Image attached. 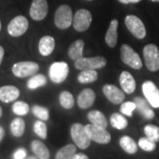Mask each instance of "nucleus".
<instances>
[{"label":"nucleus","mask_w":159,"mask_h":159,"mask_svg":"<svg viewBox=\"0 0 159 159\" xmlns=\"http://www.w3.org/2000/svg\"><path fill=\"white\" fill-rule=\"evenodd\" d=\"M84 42L82 40H76L74 42L68 49V56L74 61L83 57Z\"/></svg>","instance_id":"4be33fe9"},{"label":"nucleus","mask_w":159,"mask_h":159,"mask_svg":"<svg viewBox=\"0 0 159 159\" xmlns=\"http://www.w3.org/2000/svg\"><path fill=\"white\" fill-rule=\"evenodd\" d=\"M136 104V109L139 111V112L142 114V116L146 119H152L155 117L153 110L151 109V105L149 104V102L143 99L142 97H135L134 101Z\"/></svg>","instance_id":"6ab92c4d"},{"label":"nucleus","mask_w":159,"mask_h":159,"mask_svg":"<svg viewBox=\"0 0 159 159\" xmlns=\"http://www.w3.org/2000/svg\"><path fill=\"white\" fill-rule=\"evenodd\" d=\"M119 84L122 88V90L126 94L134 93L136 89L135 80L133 77V75L127 71H123L121 73L119 76Z\"/></svg>","instance_id":"dca6fc26"},{"label":"nucleus","mask_w":159,"mask_h":159,"mask_svg":"<svg viewBox=\"0 0 159 159\" xmlns=\"http://www.w3.org/2000/svg\"><path fill=\"white\" fill-rule=\"evenodd\" d=\"M119 145L122 149L128 154H135L138 149V145L130 136H122L119 140Z\"/></svg>","instance_id":"b1692460"},{"label":"nucleus","mask_w":159,"mask_h":159,"mask_svg":"<svg viewBox=\"0 0 159 159\" xmlns=\"http://www.w3.org/2000/svg\"><path fill=\"white\" fill-rule=\"evenodd\" d=\"M85 130L91 141H94L99 144H107L111 142V134L106 128L89 124L85 125Z\"/></svg>","instance_id":"1a4fd4ad"},{"label":"nucleus","mask_w":159,"mask_h":159,"mask_svg":"<svg viewBox=\"0 0 159 159\" xmlns=\"http://www.w3.org/2000/svg\"><path fill=\"white\" fill-rule=\"evenodd\" d=\"M26 159H38L37 157H28V158Z\"/></svg>","instance_id":"37998d69"},{"label":"nucleus","mask_w":159,"mask_h":159,"mask_svg":"<svg viewBox=\"0 0 159 159\" xmlns=\"http://www.w3.org/2000/svg\"><path fill=\"white\" fill-rule=\"evenodd\" d=\"M5 135H6V131H5V129L0 125V142L3 141Z\"/></svg>","instance_id":"a19ab883"},{"label":"nucleus","mask_w":159,"mask_h":159,"mask_svg":"<svg viewBox=\"0 0 159 159\" xmlns=\"http://www.w3.org/2000/svg\"><path fill=\"white\" fill-rule=\"evenodd\" d=\"M136 109V104L134 102H125L120 106V112L128 117H131L133 111Z\"/></svg>","instance_id":"c9c22d12"},{"label":"nucleus","mask_w":159,"mask_h":159,"mask_svg":"<svg viewBox=\"0 0 159 159\" xmlns=\"http://www.w3.org/2000/svg\"><path fill=\"white\" fill-rule=\"evenodd\" d=\"M38 71H39V65L33 61L17 62L11 67L12 74L18 78H26L29 76H33Z\"/></svg>","instance_id":"7ed1b4c3"},{"label":"nucleus","mask_w":159,"mask_h":159,"mask_svg":"<svg viewBox=\"0 0 159 159\" xmlns=\"http://www.w3.org/2000/svg\"><path fill=\"white\" fill-rule=\"evenodd\" d=\"M26 124L24 119L18 117L15 118L10 124V130L14 137H21L24 134Z\"/></svg>","instance_id":"393cba45"},{"label":"nucleus","mask_w":159,"mask_h":159,"mask_svg":"<svg viewBox=\"0 0 159 159\" xmlns=\"http://www.w3.org/2000/svg\"><path fill=\"white\" fill-rule=\"evenodd\" d=\"M4 56H5V50H4L3 46L0 45V66H1V64L3 62Z\"/></svg>","instance_id":"ea45409f"},{"label":"nucleus","mask_w":159,"mask_h":159,"mask_svg":"<svg viewBox=\"0 0 159 159\" xmlns=\"http://www.w3.org/2000/svg\"><path fill=\"white\" fill-rule=\"evenodd\" d=\"M34 134L42 139L47 138V125L43 120H37L34 124Z\"/></svg>","instance_id":"f704fd0d"},{"label":"nucleus","mask_w":159,"mask_h":159,"mask_svg":"<svg viewBox=\"0 0 159 159\" xmlns=\"http://www.w3.org/2000/svg\"><path fill=\"white\" fill-rule=\"evenodd\" d=\"M55 48V40L51 35H44L39 41L38 49L42 56H50Z\"/></svg>","instance_id":"a211bd4d"},{"label":"nucleus","mask_w":159,"mask_h":159,"mask_svg":"<svg viewBox=\"0 0 159 159\" xmlns=\"http://www.w3.org/2000/svg\"><path fill=\"white\" fill-rule=\"evenodd\" d=\"M125 24L130 33L138 39H143L146 36V29L141 19L134 15H127Z\"/></svg>","instance_id":"9d476101"},{"label":"nucleus","mask_w":159,"mask_h":159,"mask_svg":"<svg viewBox=\"0 0 159 159\" xmlns=\"http://www.w3.org/2000/svg\"><path fill=\"white\" fill-rule=\"evenodd\" d=\"M32 113L34 114L36 118H38L43 121H46L50 118V112L49 110L43 106L40 105H34L32 108Z\"/></svg>","instance_id":"473e14b6"},{"label":"nucleus","mask_w":159,"mask_h":159,"mask_svg":"<svg viewBox=\"0 0 159 159\" xmlns=\"http://www.w3.org/2000/svg\"><path fill=\"white\" fill-rule=\"evenodd\" d=\"M73 159H89V157L83 153H76L74 155V157H73Z\"/></svg>","instance_id":"4c0bfd02"},{"label":"nucleus","mask_w":159,"mask_h":159,"mask_svg":"<svg viewBox=\"0 0 159 159\" xmlns=\"http://www.w3.org/2000/svg\"><path fill=\"white\" fill-rule=\"evenodd\" d=\"M88 1H91V0H88Z\"/></svg>","instance_id":"49530a36"},{"label":"nucleus","mask_w":159,"mask_h":159,"mask_svg":"<svg viewBox=\"0 0 159 159\" xmlns=\"http://www.w3.org/2000/svg\"><path fill=\"white\" fill-rule=\"evenodd\" d=\"M20 89L12 85H6L0 87V101L3 102H11L16 101L20 97Z\"/></svg>","instance_id":"2eb2a0df"},{"label":"nucleus","mask_w":159,"mask_h":159,"mask_svg":"<svg viewBox=\"0 0 159 159\" xmlns=\"http://www.w3.org/2000/svg\"><path fill=\"white\" fill-rule=\"evenodd\" d=\"M142 92L153 108H159V89L153 81L146 80L142 84Z\"/></svg>","instance_id":"f8f14e48"},{"label":"nucleus","mask_w":159,"mask_h":159,"mask_svg":"<svg viewBox=\"0 0 159 159\" xmlns=\"http://www.w3.org/2000/svg\"><path fill=\"white\" fill-rule=\"evenodd\" d=\"M75 154L76 146L74 144H67L57 151L55 159H73Z\"/></svg>","instance_id":"a878e982"},{"label":"nucleus","mask_w":159,"mask_h":159,"mask_svg":"<svg viewBox=\"0 0 159 159\" xmlns=\"http://www.w3.org/2000/svg\"><path fill=\"white\" fill-rule=\"evenodd\" d=\"M69 74L68 65L66 62L53 63L49 69V76L52 82L62 83L67 78Z\"/></svg>","instance_id":"6e6552de"},{"label":"nucleus","mask_w":159,"mask_h":159,"mask_svg":"<svg viewBox=\"0 0 159 159\" xmlns=\"http://www.w3.org/2000/svg\"><path fill=\"white\" fill-rule=\"evenodd\" d=\"M151 1H153V2H159V0H151Z\"/></svg>","instance_id":"a18cd8bd"},{"label":"nucleus","mask_w":159,"mask_h":159,"mask_svg":"<svg viewBox=\"0 0 159 159\" xmlns=\"http://www.w3.org/2000/svg\"><path fill=\"white\" fill-rule=\"evenodd\" d=\"M143 57L146 67L151 71L156 72L159 70V50L157 46L153 43L148 44L143 49Z\"/></svg>","instance_id":"423d86ee"},{"label":"nucleus","mask_w":159,"mask_h":159,"mask_svg":"<svg viewBox=\"0 0 159 159\" xmlns=\"http://www.w3.org/2000/svg\"><path fill=\"white\" fill-rule=\"evenodd\" d=\"M12 157L13 159H25L27 157V150L23 148H18L13 153Z\"/></svg>","instance_id":"e433bc0d"},{"label":"nucleus","mask_w":159,"mask_h":159,"mask_svg":"<svg viewBox=\"0 0 159 159\" xmlns=\"http://www.w3.org/2000/svg\"><path fill=\"white\" fill-rule=\"evenodd\" d=\"M138 146L142 148V150L144 151H147V152H151L154 151L156 148H157V145H156V142L151 141L150 139H148V137H143L141 138L139 140L138 142Z\"/></svg>","instance_id":"72a5a7b5"},{"label":"nucleus","mask_w":159,"mask_h":159,"mask_svg":"<svg viewBox=\"0 0 159 159\" xmlns=\"http://www.w3.org/2000/svg\"><path fill=\"white\" fill-rule=\"evenodd\" d=\"M120 57L123 63L130 66L131 68L140 70L142 67V62L140 56L137 54L131 46L123 44L120 49Z\"/></svg>","instance_id":"20e7f679"},{"label":"nucleus","mask_w":159,"mask_h":159,"mask_svg":"<svg viewBox=\"0 0 159 159\" xmlns=\"http://www.w3.org/2000/svg\"><path fill=\"white\" fill-rule=\"evenodd\" d=\"M118 27H119V21L117 20H112L110 23L107 33L105 34V42L110 48H114L117 44Z\"/></svg>","instance_id":"aec40b11"},{"label":"nucleus","mask_w":159,"mask_h":159,"mask_svg":"<svg viewBox=\"0 0 159 159\" xmlns=\"http://www.w3.org/2000/svg\"><path fill=\"white\" fill-rule=\"evenodd\" d=\"M2 115H3V110H2V107L0 106V118L2 117Z\"/></svg>","instance_id":"79ce46f5"},{"label":"nucleus","mask_w":159,"mask_h":159,"mask_svg":"<svg viewBox=\"0 0 159 159\" xmlns=\"http://www.w3.org/2000/svg\"><path fill=\"white\" fill-rule=\"evenodd\" d=\"M31 149L38 159H49L51 157L50 151L44 143L38 140H34L31 142Z\"/></svg>","instance_id":"412c9836"},{"label":"nucleus","mask_w":159,"mask_h":159,"mask_svg":"<svg viewBox=\"0 0 159 159\" xmlns=\"http://www.w3.org/2000/svg\"><path fill=\"white\" fill-rule=\"evenodd\" d=\"M29 26V20L27 18L23 15H18L8 24L7 32L12 37H19L27 32Z\"/></svg>","instance_id":"0eeeda50"},{"label":"nucleus","mask_w":159,"mask_h":159,"mask_svg":"<svg viewBox=\"0 0 159 159\" xmlns=\"http://www.w3.org/2000/svg\"><path fill=\"white\" fill-rule=\"evenodd\" d=\"M140 1L142 0H119V2L122 3V4H136V3H139Z\"/></svg>","instance_id":"58836bf2"},{"label":"nucleus","mask_w":159,"mask_h":159,"mask_svg":"<svg viewBox=\"0 0 159 159\" xmlns=\"http://www.w3.org/2000/svg\"><path fill=\"white\" fill-rule=\"evenodd\" d=\"M96 99L95 92L90 89H85L80 93L77 103L80 109H88L93 105Z\"/></svg>","instance_id":"f3484780"},{"label":"nucleus","mask_w":159,"mask_h":159,"mask_svg":"<svg viewBox=\"0 0 159 159\" xmlns=\"http://www.w3.org/2000/svg\"><path fill=\"white\" fill-rule=\"evenodd\" d=\"M12 112L18 116H25L29 113V105L23 101H16L12 104Z\"/></svg>","instance_id":"7c9ffc66"},{"label":"nucleus","mask_w":159,"mask_h":159,"mask_svg":"<svg viewBox=\"0 0 159 159\" xmlns=\"http://www.w3.org/2000/svg\"><path fill=\"white\" fill-rule=\"evenodd\" d=\"M48 3L46 0H33L29 9L30 17L34 20H43L48 13Z\"/></svg>","instance_id":"ddd939ff"},{"label":"nucleus","mask_w":159,"mask_h":159,"mask_svg":"<svg viewBox=\"0 0 159 159\" xmlns=\"http://www.w3.org/2000/svg\"><path fill=\"white\" fill-rule=\"evenodd\" d=\"M144 134L146 137L155 142H159V127L155 125H147L144 127Z\"/></svg>","instance_id":"2f4dec72"},{"label":"nucleus","mask_w":159,"mask_h":159,"mask_svg":"<svg viewBox=\"0 0 159 159\" xmlns=\"http://www.w3.org/2000/svg\"><path fill=\"white\" fill-rule=\"evenodd\" d=\"M102 92L109 101L114 104H119L125 100L124 91L119 89L116 86L106 84L102 87Z\"/></svg>","instance_id":"4468645a"},{"label":"nucleus","mask_w":159,"mask_h":159,"mask_svg":"<svg viewBox=\"0 0 159 159\" xmlns=\"http://www.w3.org/2000/svg\"><path fill=\"white\" fill-rule=\"evenodd\" d=\"M88 119L92 125H97L102 128H106L108 125V121L106 117L99 111H91L88 114Z\"/></svg>","instance_id":"5701e85b"},{"label":"nucleus","mask_w":159,"mask_h":159,"mask_svg":"<svg viewBox=\"0 0 159 159\" xmlns=\"http://www.w3.org/2000/svg\"><path fill=\"white\" fill-rule=\"evenodd\" d=\"M71 136L73 141L80 149H86L89 147L91 139L88 135L85 126L80 123H74L71 126Z\"/></svg>","instance_id":"f257e3e1"},{"label":"nucleus","mask_w":159,"mask_h":159,"mask_svg":"<svg viewBox=\"0 0 159 159\" xmlns=\"http://www.w3.org/2000/svg\"><path fill=\"white\" fill-rule=\"evenodd\" d=\"M92 22L91 12L86 9H80L75 12L73 19L74 29L78 32H84L90 27Z\"/></svg>","instance_id":"9b49d317"},{"label":"nucleus","mask_w":159,"mask_h":159,"mask_svg":"<svg viewBox=\"0 0 159 159\" xmlns=\"http://www.w3.org/2000/svg\"><path fill=\"white\" fill-rule=\"evenodd\" d=\"M1 28H2V25H1V20H0V31H1Z\"/></svg>","instance_id":"c03bdc74"},{"label":"nucleus","mask_w":159,"mask_h":159,"mask_svg":"<svg viewBox=\"0 0 159 159\" xmlns=\"http://www.w3.org/2000/svg\"><path fill=\"white\" fill-rule=\"evenodd\" d=\"M73 11L67 5H62L57 9L55 12L54 22L59 29H66L73 24Z\"/></svg>","instance_id":"f03ea898"},{"label":"nucleus","mask_w":159,"mask_h":159,"mask_svg":"<svg viewBox=\"0 0 159 159\" xmlns=\"http://www.w3.org/2000/svg\"><path fill=\"white\" fill-rule=\"evenodd\" d=\"M59 102L63 108L69 110L74 105V98L73 95L68 91H63L59 95Z\"/></svg>","instance_id":"c756f323"},{"label":"nucleus","mask_w":159,"mask_h":159,"mask_svg":"<svg viewBox=\"0 0 159 159\" xmlns=\"http://www.w3.org/2000/svg\"><path fill=\"white\" fill-rule=\"evenodd\" d=\"M106 59L102 56L93 57H80V59L74 61L75 68L84 71V70H97L102 68L106 66Z\"/></svg>","instance_id":"39448f33"},{"label":"nucleus","mask_w":159,"mask_h":159,"mask_svg":"<svg viewBox=\"0 0 159 159\" xmlns=\"http://www.w3.org/2000/svg\"><path fill=\"white\" fill-rule=\"evenodd\" d=\"M47 83V79L43 74H34L30 79L29 80L27 86L29 89L34 90L38 88L44 86Z\"/></svg>","instance_id":"cd10ccee"},{"label":"nucleus","mask_w":159,"mask_h":159,"mask_svg":"<svg viewBox=\"0 0 159 159\" xmlns=\"http://www.w3.org/2000/svg\"><path fill=\"white\" fill-rule=\"evenodd\" d=\"M97 77H98V74L96 70H84V71H81V73H80L77 79L80 83L88 84V83L96 81Z\"/></svg>","instance_id":"bb28decb"},{"label":"nucleus","mask_w":159,"mask_h":159,"mask_svg":"<svg viewBox=\"0 0 159 159\" xmlns=\"http://www.w3.org/2000/svg\"><path fill=\"white\" fill-rule=\"evenodd\" d=\"M111 124L112 127L119 129V130H123L128 125V122L123 115L119 113H113L111 116Z\"/></svg>","instance_id":"c85d7f7f"}]
</instances>
